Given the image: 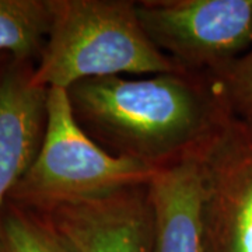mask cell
Returning a JSON list of instances; mask_svg holds the SVG:
<instances>
[{
  "label": "cell",
  "mask_w": 252,
  "mask_h": 252,
  "mask_svg": "<svg viewBox=\"0 0 252 252\" xmlns=\"http://www.w3.org/2000/svg\"><path fill=\"white\" fill-rule=\"evenodd\" d=\"M66 91L93 140L111 154L158 170L196 156L230 112L210 74L95 77Z\"/></svg>",
  "instance_id": "1"
},
{
  "label": "cell",
  "mask_w": 252,
  "mask_h": 252,
  "mask_svg": "<svg viewBox=\"0 0 252 252\" xmlns=\"http://www.w3.org/2000/svg\"><path fill=\"white\" fill-rule=\"evenodd\" d=\"M187 72L150 41L130 0H54L32 81L64 89L87 79Z\"/></svg>",
  "instance_id": "2"
},
{
  "label": "cell",
  "mask_w": 252,
  "mask_h": 252,
  "mask_svg": "<svg viewBox=\"0 0 252 252\" xmlns=\"http://www.w3.org/2000/svg\"><path fill=\"white\" fill-rule=\"evenodd\" d=\"M54 20V0H0V56L36 63Z\"/></svg>",
  "instance_id": "9"
},
{
  "label": "cell",
  "mask_w": 252,
  "mask_h": 252,
  "mask_svg": "<svg viewBox=\"0 0 252 252\" xmlns=\"http://www.w3.org/2000/svg\"><path fill=\"white\" fill-rule=\"evenodd\" d=\"M35 63L0 62V215L44 139L48 89L32 81Z\"/></svg>",
  "instance_id": "7"
},
{
  "label": "cell",
  "mask_w": 252,
  "mask_h": 252,
  "mask_svg": "<svg viewBox=\"0 0 252 252\" xmlns=\"http://www.w3.org/2000/svg\"><path fill=\"white\" fill-rule=\"evenodd\" d=\"M149 184L39 215L74 252H154Z\"/></svg>",
  "instance_id": "6"
},
{
  "label": "cell",
  "mask_w": 252,
  "mask_h": 252,
  "mask_svg": "<svg viewBox=\"0 0 252 252\" xmlns=\"http://www.w3.org/2000/svg\"><path fill=\"white\" fill-rule=\"evenodd\" d=\"M196 158L206 252H252V118L228 112Z\"/></svg>",
  "instance_id": "5"
},
{
  "label": "cell",
  "mask_w": 252,
  "mask_h": 252,
  "mask_svg": "<svg viewBox=\"0 0 252 252\" xmlns=\"http://www.w3.org/2000/svg\"><path fill=\"white\" fill-rule=\"evenodd\" d=\"M0 252H74L45 217L7 200L0 215Z\"/></svg>",
  "instance_id": "10"
},
{
  "label": "cell",
  "mask_w": 252,
  "mask_h": 252,
  "mask_svg": "<svg viewBox=\"0 0 252 252\" xmlns=\"http://www.w3.org/2000/svg\"><path fill=\"white\" fill-rule=\"evenodd\" d=\"M142 27L184 70L216 76L252 48V0H142Z\"/></svg>",
  "instance_id": "4"
},
{
  "label": "cell",
  "mask_w": 252,
  "mask_h": 252,
  "mask_svg": "<svg viewBox=\"0 0 252 252\" xmlns=\"http://www.w3.org/2000/svg\"><path fill=\"white\" fill-rule=\"evenodd\" d=\"M213 77L230 112L252 118V48Z\"/></svg>",
  "instance_id": "11"
},
{
  "label": "cell",
  "mask_w": 252,
  "mask_h": 252,
  "mask_svg": "<svg viewBox=\"0 0 252 252\" xmlns=\"http://www.w3.org/2000/svg\"><path fill=\"white\" fill-rule=\"evenodd\" d=\"M3 58H6V56H0V62L3 61Z\"/></svg>",
  "instance_id": "12"
},
{
  "label": "cell",
  "mask_w": 252,
  "mask_h": 252,
  "mask_svg": "<svg viewBox=\"0 0 252 252\" xmlns=\"http://www.w3.org/2000/svg\"><path fill=\"white\" fill-rule=\"evenodd\" d=\"M158 171L101 147L77 122L67 91L52 87L48 89L45 133L39 152L9 200L36 213H48L149 184Z\"/></svg>",
  "instance_id": "3"
},
{
  "label": "cell",
  "mask_w": 252,
  "mask_h": 252,
  "mask_svg": "<svg viewBox=\"0 0 252 252\" xmlns=\"http://www.w3.org/2000/svg\"><path fill=\"white\" fill-rule=\"evenodd\" d=\"M154 252H206L196 156L164 167L149 184Z\"/></svg>",
  "instance_id": "8"
}]
</instances>
